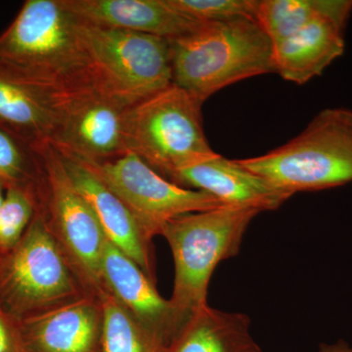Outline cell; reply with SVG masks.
<instances>
[{
    "label": "cell",
    "instance_id": "17",
    "mask_svg": "<svg viewBox=\"0 0 352 352\" xmlns=\"http://www.w3.org/2000/svg\"><path fill=\"white\" fill-rule=\"evenodd\" d=\"M168 352H261L251 333V319L207 305L171 340Z\"/></svg>",
    "mask_w": 352,
    "mask_h": 352
},
{
    "label": "cell",
    "instance_id": "5",
    "mask_svg": "<svg viewBox=\"0 0 352 352\" xmlns=\"http://www.w3.org/2000/svg\"><path fill=\"white\" fill-rule=\"evenodd\" d=\"M204 101L171 83L129 109L126 152L138 155L166 179L217 154L203 126Z\"/></svg>",
    "mask_w": 352,
    "mask_h": 352
},
{
    "label": "cell",
    "instance_id": "10",
    "mask_svg": "<svg viewBox=\"0 0 352 352\" xmlns=\"http://www.w3.org/2000/svg\"><path fill=\"white\" fill-rule=\"evenodd\" d=\"M34 151L43 164L53 226L88 279L103 283L102 256L107 238L96 215L69 180L54 147L47 143Z\"/></svg>",
    "mask_w": 352,
    "mask_h": 352
},
{
    "label": "cell",
    "instance_id": "3",
    "mask_svg": "<svg viewBox=\"0 0 352 352\" xmlns=\"http://www.w3.org/2000/svg\"><path fill=\"white\" fill-rule=\"evenodd\" d=\"M261 212L256 208L222 206L179 215L162 229L175 261L170 302L179 329L208 305V284L215 268L239 254L245 231Z\"/></svg>",
    "mask_w": 352,
    "mask_h": 352
},
{
    "label": "cell",
    "instance_id": "7",
    "mask_svg": "<svg viewBox=\"0 0 352 352\" xmlns=\"http://www.w3.org/2000/svg\"><path fill=\"white\" fill-rule=\"evenodd\" d=\"M85 161L126 204L149 242L179 215L226 206L210 194L171 182L131 152L100 163Z\"/></svg>",
    "mask_w": 352,
    "mask_h": 352
},
{
    "label": "cell",
    "instance_id": "20",
    "mask_svg": "<svg viewBox=\"0 0 352 352\" xmlns=\"http://www.w3.org/2000/svg\"><path fill=\"white\" fill-rule=\"evenodd\" d=\"M103 352H164L163 342L147 332L110 293H102Z\"/></svg>",
    "mask_w": 352,
    "mask_h": 352
},
{
    "label": "cell",
    "instance_id": "13",
    "mask_svg": "<svg viewBox=\"0 0 352 352\" xmlns=\"http://www.w3.org/2000/svg\"><path fill=\"white\" fill-rule=\"evenodd\" d=\"M102 282L134 319L160 342L173 340L179 326L170 300L160 295L144 271L106 241L102 256Z\"/></svg>",
    "mask_w": 352,
    "mask_h": 352
},
{
    "label": "cell",
    "instance_id": "12",
    "mask_svg": "<svg viewBox=\"0 0 352 352\" xmlns=\"http://www.w3.org/2000/svg\"><path fill=\"white\" fill-rule=\"evenodd\" d=\"M351 12V0H344L337 10L316 18L289 38L273 43L275 73L296 85L320 76L344 53V29Z\"/></svg>",
    "mask_w": 352,
    "mask_h": 352
},
{
    "label": "cell",
    "instance_id": "2",
    "mask_svg": "<svg viewBox=\"0 0 352 352\" xmlns=\"http://www.w3.org/2000/svg\"><path fill=\"white\" fill-rule=\"evenodd\" d=\"M170 45L173 83L204 102L233 83L275 73L272 43L252 18L204 23Z\"/></svg>",
    "mask_w": 352,
    "mask_h": 352
},
{
    "label": "cell",
    "instance_id": "25",
    "mask_svg": "<svg viewBox=\"0 0 352 352\" xmlns=\"http://www.w3.org/2000/svg\"><path fill=\"white\" fill-rule=\"evenodd\" d=\"M319 352H352V346H349L344 342L333 344H322Z\"/></svg>",
    "mask_w": 352,
    "mask_h": 352
},
{
    "label": "cell",
    "instance_id": "14",
    "mask_svg": "<svg viewBox=\"0 0 352 352\" xmlns=\"http://www.w3.org/2000/svg\"><path fill=\"white\" fill-rule=\"evenodd\" d=\"M74 16L87 25L159 36L182 38L204 23L180 13L168 0H62Z\"/></svg>",
    "mask_w": 352,
    "mask_h": 352
},
{
    "label": "cell",
    "instance_id": "6",
    "mask_svg": "<svg viewBox=\"0 0 352 352\" xmlns=\"http://www.w3.org/2000/svg\"><path fill=\"white\" fill-rule=\"evenodd\" d=\"M78 25L99 94L132 107L173 83L168 39L78 20Z\"/></svg>",
    "mask_w": 352,
    "mask_h": 352
},
{
    "label": "cell",
    "instance_id": "26",
    "mask_svg": "<svg viewBox=\"0 0 352 352\" xmlns=\"http://www.w3.org/2000/svg\"><path fill=\"white\" fill-rule=\"evenodd\" d=\"M4 198H6V197L2 194L1 187H0V207H1L2 204H3Z\"/></svg>",
    "mask_w": 352,
    "mask_h": 352
},
{
    "label": "cell",
    "instance_id": "4",
    "mask_svg": "<svg viewBox=\"0 0 352 352\" xmlns=\"http://www.w3.org/2000/svg\"><path fill=\"white\" fill-rule=\"evenodd\" d=\"M239 162L291 197L347 184L352 182V111L325 109L286 144Z\"/></svg>",
    "mask_w": 352,
    "mask_h": 352
},
{
    "label": "cell",
    "instance_id": "19",
    "mask_svg": "<svg viewBox=\"0 0 352 352\" xmlns=\"http://www.w3.org/2000/svg\"><path fill=\"white\" fill-rule=\"evenodd\" d=\"M344 0H258L256 21L271 43L289 38L310 22L339 9Z\"/></svg>",
    "mask_w": 352,
    "mask_h": 352
},
{
    "label": "cell",
    "instance_id": "11",
    "mask_svg": "<svg viewBox=\"0 0 352 352\" xmlns=\"http://www.w3.org/2000/svg\"><path fill=\"white\" fill-rule=\"evenodd\" d=\"M54 149L69 180L94 210L109 242L131 258L154 281L149 241L126 204L109 188L87 162L66 150Z\"/></svg>",
    "mask_w": 352,
    "mask_h": 352
},
{
    "label": "cell",
    "instance_id": "22",
    "mask_svg": "<svg viewBox=\"0 0 352 352\" xmlns=\"http://www.w3.org/2000/svg\"><path fill=\"white\" fill-rule=\"evenodd\" d=\"M34 212L31 198L18 187L8 189L0 207V248H15L24 236Z\"/></svg>",
    "mask_w": 352,
    "mask_h": 352
},
{
    "label": "cell",
    "instance_id": "16",
    "mask_svg": "<svg viewBox=\"0 0 352 352\" xmlns=\"http://www.w3.org/2000/svg\"><path fill=\"white\" fill-rule=\"evenodd\" d=\"M41 352H92L102 332V309L88 300L53 307L28 323Z\"/></svg>",
    "mask_w": 352,
    "mask_h": 352
},
{
    "label": "cell",
    "instance_id": "9",
    "mask_svg": "<svg viewBox=\"0 0 352 352\" xmlns=\"http://www.w3.org/2000/svg\"><path fill=\"white\" fill-rule=\"evenodd\" d=\"M129 108L95 90L58 102L50 144L97 163L122 156Z\"/></svg>",
    "mask_w": 352,
    "mask_h": 352
},
{
    "label": "cell",
    "instance_id": "1",
    "mask_svg": "<svg viewBox=\"0 0 352 352\" xmlns=\"http://www.w3.org/2000/svg\"><path fill=\"white\" fill-rule=\"evenodd\" d=\"M0 76L57 104L95 90L78 20L62 0H27L0 34Z\"/></svg>",
    "mask_w": 352,
    "mask_h": 352
},
{
    "label": "cell",
    "instance_id": "8",
    "mask_svg": "<svg viewBox=\"0 0 352 352\" xmlns=\"http://www.w3.org/2000/svg\"><path fill=\"white\" fill-rule=\"evenodd\" d=\"M4 289L21 310L53 307L75 294L68 265L45 220H34L9 259Z\"/></svg>",
    "mask_w": 352,
    "mask_h": 352
},
{
    "label": "cell",
    "instance_id": "21",
    "mask_svg": "<svg viewBox=\"0 0 352 352\" xmlns=\"http://www.w3.org/2000/svg\"><path fill=\"white\" fill-rule=\"evenodd\" d=\"M173 8L201 23L256 19L258 0H168Z\"/></svg>",
    "mask_w": 352,
    "mask_h": 352
},
{
    "label": "cell",
    "instance_id": "18",
    "mask_svg": "<svg viewBox=\"0 0 352 352\" xmlns=\"http://www.w3.org/2000/svg\"><path fill=\"white\" fill-rule=\"evenodd\" d=\"M0 122L31 141L34 148L47 144L54 132L55 102L0 76Z\"/></svg>",
    "mask_w": 352,
    "mask_h": 352
},
{
    "label": "cell",
    "instance_id": "23",
    "mask_svg": "<svg viewBox=\"0 0 352 352\" xmlns=\"http://www.w3.org/2000/svg\"><path fill=\"white\" fill-rule=\"evenodd\" d=\"M25 173V157L19 146L10 134L0 129V180L13 184L22 180Z\"/></svg>",
    "mask_w": 352,
    "mask_h": 352
},
{
    "label": "cell",
    "instance_id": "15",
    "mask_svg": "<svg viewBox=\"0 0 352 352\" xmlns=\"http://www.w3.org/2000/svg\"><path fill=\"white\" fill-rule=\"evenodd\" d=\"M171 182L210 194L226 206L256 208L261 212L277 210L291 198L245 168L239 160L226 159L217 153L178 171Z\"/></svg>",
    "mask_w": 352,
    "mask_h": 352
},
{
    "label": "cell",
    "instance_id": "24",
    "mask_svg": "<svg viewBox=\"0 0 352 352\" xmlns=\"http://www.w3.org/2000/svg\"><path fill=\"white\" fill-rule=\"evenodd\" d=\"M12 342L6 319L0 314V352H11Z\"/></svg>",
    "mask_w": 352,
    "mask_h": 352
}]
</instances>
